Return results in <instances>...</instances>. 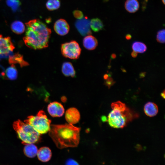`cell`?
<instances>
[{
    "mask_svg": "<svg viewBox=\"0 0 165 165\" xmlns=\"http://www.w3.org/2000/svg\"><path fill=\"white\" fill-rule=\"evenodd\" d=\"M90 28L95 32H98L102 30L104 28L103 24L100 19L94 18L90 21Z\"/></svg>",
    "mask_w": 165,
    "mask_h": 165,
    "instance_id": "obj_19",
    "label": "cell"
},
{
    "mask_svg": "<svg viewBox=\"0 0 165 165\" xmlns=\"http://www.w3.org/2000/svg\"><path fill=\"white\" fill-rule=\"evenodd\" d=\"M25 24L26 29L23 40L26 45L35 50L47 47L51 33V29L37 19L31 20Z\"/></svg>",
    "mask_w": 165,
    "mask_h": 165,
    "instance_id": "obj_1",
    "label": "cell"
},
{
    "mask_svg": "<svg viewBox=\"0 0 165 165\" xmlns=\"http://www.w3.org/2000/svg\"><path fill=\"white\" fill-rule=\"evenodd\" d=\"M128 108L123 112L112 109L108 116L107 120L109 125L115 128L124 127L127 122H129L128 119Z\"/></svg>",
    "mask_w": 165,
    "mask_h": 165,
    "instance_id": "obj_5",
    "label": "cell"
},
{
    "mask_svg": "<svg viewBox=\"0 0 165 165\" xmlns=\"http://www.w3.org/2000/svg\"><path fill=\"white\" fill-rule=\"evenodd\" d=\"M162 2H163V4L164 5L165 4V0H162Z\"/></svg>",
    "mask_w": 165,
    "mask_h": 165,
    "instance_id": "obj_35",
    "label": "cell"
},
{
    "mask_svg": "<svg viewBox=\"0 0 165 165\" xmlns=\"http://www.w3.org/2000/svg\"><path fill=\"white\" fill-rule=\"evenodd\" d=\"M61 71L65 76L73 77L75 76L76 73L74 67L70 62H65L63 64Z\"/></svg>",
    "mask_w": 165,
    "mask_h": 165,
    "instance_id": "obj_15",
    "label": "cell"
},
{
    "mask_svg": "<svg viewBox=\"0 0 165 165\" xmlns=\"http://www.w3.org/2000/svg\"><path fill=\"white\" fill-rule=\"evenodd\" d=\"M46 5L48 10H53L59 8L60 2L59 0H48Z\"/></svg>",
    "mask_w": 165,
    "mask_h": 165,
    "instance_id": "obj_21",
    "label": "cell"
},
{
    "mask_svg": "<svg viewBox=\"0 0 165 165\" xmlns=\"http://www.w3.org/2000/svg\"><path fill=\"white\" fill-rule=\"evenodd\" d=\"M137 53L133 51L131 53V55L133 57H136L137 56Z\"/></svg>",
    "mask_w": 165,
    "mask_h": 165,
    "instance_id": "obj_29",
    "label": "cell"
},
{
    "mask_svg": "<svg viewBox=\"0 0 165 165\" xmlns=\"http://www.w3.org/2000/svg\"><path fill=\"white\" fill-rule=\"evenodd\" d=\"M6 74L7 77L10 79H15L17 76V72L14 68L11 67L8 68L6 71Z\"/></svg>",
    "mask_w": 165,
    "mask_h": 165,
    "instance_id": "obj_24",
    "label": "cell"
},
{
    "mask_svg": "<svg viewBox=\"0 0 165 165\" xmlns=\"http://www.w3.org/2000/svg\"><path fill=\"white\" fill-rule=\"evenodd\" d=\"M73 14L75 17L78 20L81 19L83 17V14L82 12L80 11L75 10L73 12Z\"/></svg>",
    "mask_w": 165,
    "mask_h": 165,
    "instance_id": "obj_26",
    "label": "cell"
},
{
    "mask_svg": "<svg viewBox=\"0 0 165 165\" xmlns=\"http://www.w3.org/2000/svg\"><path fill=\"white\" fill-rule=\"evenodd\" d=\"M81 128L70 124L51 125L49 135L57 147L62 149L78 145Z\"/></svg>",
    "mask_w": 165,
    "mask_h": 165,
    "instance_id": "obj_2",
    "label": "cell"
},
{
    "mask_svg": "<svg viewBox=\"0 0 165 165\" xmlns=\"http://www.w3.org/2000/svg\"><path fill=\"white\" fill-rule=\"evenodd\" d=\"M132 47L134 51L140 53H144L147 50L145 45L142 42L138 41L133 42Z\"/></svg>",
    "mask_w": 165,
    "mask_h": 165,
    "instance_id": "obj_20",
    "label": "cell"
},
{
    "mask_svg": "<svg viewBox=\"0 0 165 165\" xmlns=\"http://www.w3.org/2000/svg\"><path fill=\"white\" fill-rule=\"evenodd\" d=\"M165 32L164 29L158 31L156 35V40L158 42L162 43L165 42Z\"/></svg>",
    "mask_w": 165,
    "mask_h": 165,
    "instance_id": "obj_25",
    "label": "cell"
},
{
    "mask_svg": "<svg viewBox=\"0 0 165 165\" xmlns=\"http://www.w3.org/2000/svg\"><path fill=\"white\" fill-rule=\"evenodd\" d=\"M131 38V36L130 34H128L126 36V38L127 40L130 39Z\"/></svg>",
    "mask_w": 165,
    "mask_h": 165,
    "instance_id": "obj_30",
    "label": "cell"
},
{
    "mask_svg": "<svg viewBox=\"0 0 165 165\" xmlns=\"http://www.w3.org/2000/svg\"><path fill=\"white\" fill-rule=\"evenodd\" d=\"M80 118L79 112L76 108L72 107L66 111L65 118L69 124H73L78 123Z\"/></svg>",
    "mask_w": 165,
    "mask_h": 165,
    "instance_id": "obj_9",
    "label": "cell"
},
{
    "mask_svg": "<svg viewBox=\"0 0 165 165\" xmlns=\"http://www.w3.org/2000/svg\"><path fill=\"white\" fill-rule=\"evenodd\" d=\"M11 29L13 32L20 34L24 32L25 30V26L24 24L19 20H16L11 24Z\"/></svg>",
    "mask_w": 165,
    "mask_h": 165,
    "instance_id": "obj_18",
    "label": "cell"
},
{
    "mask_svg": "<svg viewBox=\"0 0 165 165\" xmlns=\"http://www.w3.org/2000/svg\"><path fill=\"white\" fill-rule=\"evenodd\" d=\"M13 126L23 144H34L39 140L40 134L31 125L18 120Z\"/></svg>",
    "mask_w": 165,
    "mask_h": 165,
    "instance_id": "obj_3",
    "label": "cell"
},
{
    "mask_svg": "<svg viewBox=\"0 0 165 165\" xmlns=\"http://www.w3.org/2000/svg\"><path fill=\"white\" fill-rule=\"evenodd\" d=\"M61 51L63 56L72 59H78L81 54V49L76 41L72 40L62 44Z\"/></svg>",
    "mask_w": 165,
    "mask_h": 165,
    "instance_id": "obj_6",
    "label": "cell"
},
{
    "mask_svg": "<svg viewBox=\"0 0 165 165\" xmlns=\"http://www.w3.org/2000/svg\"><path fill=\"white\" fill-rule=\"evenodd\" d=\"M109 77V75L107 74H105L104 76V78L105 80L107 79Z\"/></svg>",
    "mask_w": 165,
    "mask_h": 165,
    "instance_id": "obj_32",
    "label": "cell"
},
{
    "mask_svg": "<svg viewBox=\"0 0 165 165\" xmlns=\"http://www.w3.org/2000/svg\"><path fill=\"white\" fill-rule=\"evenodd\" d=\"M13 44L9 37H3L0 35V54H6L13 51Z\"/></svg>",
    "mask_w": 165,
    "mask_h": 165,
    "instance_id": "obj_10",
    "label": "cell"
},
{
    "mask_svg": "<svg viewBox=\"0 0 165 165\" xmlns=\"http://www.w3.org/2000/svg\"><path fill=\"white\" fill-rule=\"evenodd\" d=\"M144 111L148 116L153 117L157 114L158 108L157 105L155 103L148 102L145 104L144 107Z\"/></svg>",
    "mask_w": 165,
    "mask_h": 165,
    "instance_id": "obj_14",
    "label": "cell"
},
{
    "mask_svg": "<svg viewBox=\"0 0 165 165\" xmlns=\"http://www.w3.org/2000/svg\"><path fill=\"white\" fill-rule=\"evenodd\" d=\"M90 23V21L86 17H83L76 21L75 26L81 35L84 36L91 34Z\"/></svg>",
    "mask_w": 165,
    "mask_h": 165,
    "instance_id": "obj_7",
    "label": "cell"
},
{
    "mask_svg": "<svg viewBox=\"0 0 165 165\" xmlns=\"http://www.w3.org/2000/svg\"><path fill=\"white\" fill-rule=\"evenodd\" d=\"M161 96H162V97L163 98H165V90H164V91L161 94Z\"/></svg>",
    "mask_w": 165,
    "mask_h": 165,
    "instance_id": "obj_33",
    "label": "cell"
},
{
    "mask_svg": "<svg viewBox=\"0 0 165 165\" xmlns=\"http://www.w3.org/2000/svg\"><path fill=\"white\" fill-rule=\"evenodd\" d=\"M6 3L14 11H16L21 5L20 0H6Z\"/></svg>",
    "mask_w": 165,
    "mask_h": 165,
    "instance_id": "obj_23",
    "label": "cell"
},
{
    "mask_svg": "<svg viewBox=\"0 0 165 165\" xmlns=\"http://www.w3.org/2000/svg\"><path fill=\"white\" fill-rule=\"evenodd\" d=\"M24 121L32 126L40 134L46 133L50 129L51 120L42 110L39 111L35 116H29Z\"/></svg>",
    "mask_w": 165,
    "mask_h": 165,
    "instance_id": "obj_4",
    "label": "cell"
},
{
    "mask_svg": "<svg viewBox=\"0 0 165 165\" xmlns=\"http://www.w3.org/2000/svg\"><path fill=\"white\" fill-rule=\"evenodd\" d=\"M54 29L57 34L63 36L68 33L69 30V26L65 20L60 19L55 22Z\"/></svg>",
    "mask_w": 165,
    "mask_h": 165,
    "instance_id": "obj_11",
    "label": "cell"
},
{
    "mask_svg": "<svg viewBox=\"0 0 165 165\" xmlns=\"http://www.w3.org/2000/svg\"><path fill=\"white\" fill-rule=\"evenodd\" d=\"M83 44L86 49L89 50H92L96 48L98 45V42L94 37L89 35L83 38Z\"/></svg>",
    "mask_w": 165,
    "mask_h": 165,
    "instance_id": "obj_13",
    "label": "cell"
},
{
    "mask_svg": "<svg viewBox=\"0 0 165 165\" xmlns=\"http://www.w3.org/2000/svg\"><path fill=\"white\" fill-rule=\"evenodd\" d=\"M116 55L115 54H112L111 55V58L112 59H114L116 58Z\"/></svg>",
    "mask_w": 165,
    "mask_h": 165,
    "instance_id": "obj_34",
    "label": "cell"
},
{
    "mask_svg": "<svg viewBox=\"0 0 165 165\" xmlns=\"http://www.w3.org/2000/svg\"><path fill=\"white\" fill-rule=\"evenodd\" d=\"M23 151L26 156L32 158L37 155L38 149L37 146L33 144H29L25 145Z\"/></svg>",
    "mask_w": 165,
    "mask_h": 165,
    "instance_id": "obj_16",
    "label": "cell"
},
{
    "mask_svg": "<svg viewBox=\"0 0 165 165\" xmlns=\"http://www.w3.org/2000/svg\"><path fill=\"white\" fill-rule=\"evenodd\" d=\"M111 106L112 109L118 110L122 112L125 111L127 108L124 103L119 101L112 103Z\"/></svg>",
    "mask_w": 165,
    "mask_h": 165,
    "instance_id": "obj_22",
    "label": "cell"
},
{
    "mask_svg": "<svg viewBox=\"0 0 165 165\" xmlns=\"http://www.w3.org/2000/svg\"><path fill=\"white\" fill-rule=\"evenodd\" d=\"M37 155L40 161L44 162H47L51 158V151L49 148L43 147L38 150Z\"/></svg>",
    "mask_w": 165,
    "mask_h": 165,
    "instance_id": "obj_12",
    "label": "cell"
},
{
    "mask_svg": "<svg viewBox=\"0 0 165 165\" xmlns=\"http://www.w3.org/2000/svg\"><path fill=\"white\" fill-rule=\"evenodd\" d=\"M105 84L109 88H110L115 83L112 78L109 76L107 79L105 80Z\"/></svg>",
    "mask_w": 165,
    "mask_h": 165,
    "instance_id": "obj_27",
    "label": "cell"
},
{
    "mask_svg": "<svg viewBox=\"0 0 165 165\" xmlns=\"http://www.w3.org/2000/svg\"><path fill=\"white\" fill-rule=\"evenodd\" d=\"M65 165H79L75 160L72 159H68L66 162Z\"/></svg>",
    "mask_w": 165,
    "mask_h": 165,
    "instance_id": "obj_28",
    "label": "cell"
},
{
    "mask_svg": "<svg viewBox=\"0 0 165 165\" xmlns=\"http://www.w3.org/2000/svg\"><path fill=\"white\" fill-rule=\"evenodd\" d=\"M124 6L126 9L129 12L134 13L138 10L139 4L137 0H127Z\"/></svg>",
    "mask_w": 165,
    "mask_h": 165,
    "instance_id": "obj_17",
    "label": "cell"
},
{
    "mask_svg": "<svg viewBox=\"0 0 165 165\" xmlns=\"http://www.w3.org/2000/svg\"><path fill=\"white\" fill-rule=\"evenodd\" d=\"M47 110L50 115L53 117H61L64 112L63 105L57 101L50 103L48 106Z\"/></svg>",
    "mask_w": 165,
    "mask_h": 165,
    "instance_id": "obj_8",
    "label": "cell"
},
{
    "mask_svg": "<svg viewBox=\"0 0 165 165\" xmlns=\"http://www.w3.org/2000/svg\"><path fill=\"white\" fill-rule=\"evenodd\" d=\"M145 75V72H142L141 73L140 75V76L141 78L144 77Z\"/></svg>",
    "mask_w": 165,
    "mask_h": 165,
    "instance_id": "obj_31",
    "label": "cell"
}]
</instances>
